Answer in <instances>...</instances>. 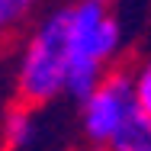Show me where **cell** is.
I'll list each match as a JSON object with an SVG mask.
<instances>
[{"mask_svg": "<svg viewBox=\"0 0 151 151\" xmlns=\"http://www.w3.org/2000/svg\"><path fill=\"white\" fill-rule=\"evenodd\" d=\"M132 90H135V106L142 116L151 119V58H145L132 71Z\"/></svg>", "mask_w": 151, "mask_h": 151, "instance_id": "52a82bcc", "label": "cell"}, {"mask_svg": "<svg viewBox=\"0 0 151 151\" xmlns=\"http://www.w3.org/2000/svg\"><path fill=\"white\" fill-rule=\"evenodd\" d=\"M87 3H100V6H106V3H109V0H87Z\"/></svg>", "mask_w": 151, "mask_h": 151, "instance_id": "ba28073f", "label": "cell"}, {"mask_svg": "<svg viewBox=\"0 0 151 151\" xmlns=\"http://www.w3.org/2000/svg\"><path fill=\"white\" fill-rule=\"evenodd\" d=\"M103 151H151V119L135 109L116 129V135L106 142Z\"/></svg>", "mask_w": 151, "mask_h": 151, "instance_id": "5b68a950", "label": "cell"}, {"mask_svg": "<svg viewBox=\"0 0 151 151\" xmlns=\"http://www.w3.org/2000/svg\"><path fill=\"white\" fill-rule=\"evenodd\" d=\"M122 52L119 19L100 3H71L68 6V74L64 96L84 100L100 84V77L113 68Z\"/></svg>", "mask_w": 151, "mask_h": 151, "instance_id": "6da1fadb", "label": "cell"}, {"mask_svg": "<svg viewBox=\"0 0 151 151\" xmlns=\"http://www.w3.org/2000/svg\"><path fill=\"white\" fill-rule=\"evenodd\" d=\"M135 109L138 106L132 90V71L109 68L100 84L81 100V132L93 148H106V142Z\"/></svg>", "mask_w": 151, "mask_h": 151, "instance_id": "3957f363", "label": "cell"}, {"mask_svg": "<svg viewBox=\"0 0 151 151\" xmlns=\"http://www.w3.org/2000/svg\"><path fill=\"white\" fill-rule=\"evenodd\" d=\"M39 135V122L32 116L29 106L16 103L3 113V125H0V138H3V148L6 151H26Z\"/></svg>", "mask_w": 151, "mask_h": 151, "instance_id": "277c9868", "label": "cell"}, {"mask_svg": "<svg viewBox=\"0 0 151 151\" xmlns=\"http://www.w3.org/2000/svg\"><path fill=\"white\" fill-rule=\"evenodd\" d=\"M68 74V6H58L39 19L16 58V96L23 106H48L64 96Z\"/></svg>", "mask_w": 151, "mask_h": 151, "instance_id": "7a4b0ae2", "label": "cell"}, {"mask_svg": "<svg viewBox=\"0 0 151 151\" xmlns=\"http://www.w3.org/2000/svg\"><path fill=\"white\" fill-rule=\"evenodd\" d=\"M35 6H39V0H0V35L16 32L32 16Z\"/></svg>", "mask_w": 151, "mask_h": 151, "instance_id": "8992f818", "label": "cell"}]
</instances>
